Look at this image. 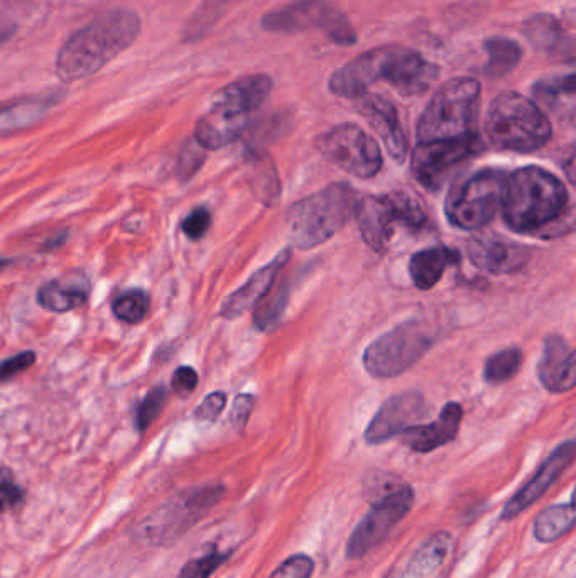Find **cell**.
<instances>
[{"label": "cell", "mask_w": 576, "mask_h": 578, "mask_svg": "<svg viewBox=\"0 0 576 578\" xmlns=\"http://www.w3.org/2000/svg\"><path fill=\"white\" fill-rule=\"evenodd\" d=\"M22 501V491L16 486L12 472L0 469V513Z\"/></svg>", "instance_id": "cell-42"}, {"label": "cell", "mask_w": 576, "mask_h": 578, "mask_svg": "<svg viewBox=\"0 0 576 578\" xmlns=\"http://www.w3.org/2000/svg\"><path fill=\"white\" fill-rule=\"evenodd\" d=\"M171 384H173L174 393L181 398H188L190 394L195 393L196 386H198V374L193 367H178L174 371Z\"/></svg>", "instance_id": "cell-43"}, {"label": "cell", "mask_w": 576, "mask_h": 578, "mask_svg": "<svg viewBox=\"0 0 576 578\" xmlns=\"http://www.w3.org/2000/svg\"><path fill=\"white\" fill-rule=\"evenodd\" d=\"M252 409H254V398L252 396H249V394L237 396L234 406H232V413H230V421H232V425L237 430H242L247 425V421L252 415Z\"/></svg>", "instance_id": "cell-45"}, {"label": "cell", "mask_w": 576, "mask_h": 578, "mask_svg": "<svg viewBox=\"0 0 576 578\" xmlns=\"http://www.w3.org/2000/svg\"><path fill=\"white\" fill-rule=\"evenodd\" d=\"M575 452L576 447L573 440L561 443L560 447L556 448L555 452L544 460L543 465L531 477L528 484L522 487L521 491L517 492L511 501L507 502L504 509H502L500 518L504 519V521L514 519L519 514L524 513L526 509L531 508L534 502H538L546 494L549 487L553 486L556 480L560 479L561 475L565 474L566 469L573 464Z\"/></svg>", "instance_id": "cell-17"}, {"label": "cell", "mask_w": 576, "mask_h": 578, "mask_svg": "<svg viewBox=\"0 0 576 578\" xmlns=\"http://www.w3.org/2000/svg\"><path fill=\"white\" fill-rule=\"evenodd\" d=\"M289 291L286 286L279 289H271L256 306L254 313V327L259 332H269L278 325L283 317L284 310L288 306Z\"/></svg>", "instance_id": "cell-32"}, {"label": "cell", "mask_w": 576, "mask_h": 578, "mask_svg": "<svg viewBox=\"0 0 576 578\" xmlns=\"http://www.w3.org/2000/svg\"><path fill=\"white\" fill-rule=\"evenodd\" d=\"M435 340V333L426 323L418 320L401 323L367 347L364 367L377 379L401 376L431 349Z\"/></svg>", "instance_id": "cell-8"}, {"label": "cell", "mask_w": 576, "mask_h": 578, "mask_svg": "<svg viewBox=\"0 0 576 578\" xmlns=\"http://www.w3.org/2000/svg\"><path fill=\"white\" fill-rule=\"evenodd\" d=\"M249 115V110L242 107L239 102L220 93L212 109L208 110L196 124V144L210 151L229 146L244 134Z\"/></svg>", "instance_id": "cell-15"}, {"label": "cell", "mask_w": 576, "mask_h": 578, "mask_svg": "<svg viewBox=\"0 0 576 578\" xmlns=\"http://www.w3.org/2000/svg\"><path fill=\"white\" fill-rule=\"evenodd\" d=\"M452 550L453 536L448 531H438L414 551L404 568L394 570L389 578H431Z\"/></svg>", "instance_id": "cell-24"}, {"label": "cell", "mask_w": 576, "mask_h": 578, "mask_svg": "<svg viewBox=\"0 0 576 578\" xmlns=\"http://www.w3.org/2000/svg\"><path fill=\"white\" fill-rule=\"evenodd\" d=\"M468 257L473 266L490 274H511L521 271L529 259L531 249L499 235L473 237L468 242Z\"/></svg>", "instance_id": "cell-18"}, {"label": "cell", "mask_w": 576, "mask_h": 578, "mask_svg": "<svg viewBox=\"0 0 576 578\" xmlns=\"http://www.w3.org/2000/svg\"><path fill=\"white\" fill-rule=\"evenodd\" d=\"M212 225V215L207 208H195L190 215H186V219L181 224V230L185 232L186 237L191 240H200L205 237L208 229Z\"/></svg>", "instance_id": "cell-39"}, {"label": "cell", "mask_w": 576, "mask_h": 578, "mask_svg": "<svg viewBox=\"0 0 576 578\" xmlns=\"http://www.w3.org/2000/svg\"><path fill=\"white\" fill-rule=\"evenodd\" d=\"M485 51L489 60L485 63L484 75L490 78L506 77L522 58L521 46L512 39L490 38L485 43Z\"/></svg>", "instance_id": "cell-30"}, {"label": "cell", "mask_w": 576, "mask_h": 578, "mask_svg": "<svg viewBox=\"0 0 576 578\" xmlns=\"http://www.w3.org/2000/svg\"><path fill=\"white\" fill-rule=\"evenodd\" d=\"M200 149H203L202 146L190 144L181 154L180 168H178L181 180H188V178L195 175L196 171L200 170L203 159H205Z\"/></svg>", "instance_id": "cell-44"}, {"label": "cell", "mask_w": 576, "mask_h": 578, "mask_svg": "<svg viewBox=\"0 0 576 578\" xmlns=\"http://www.w3.org/2000/svg\"><path fill=\"white\" fill-rule=\"evenodd\" d=\"M34 362H36L34 352H22V354L14 355L11 359L4 360L0 364V382L11 381L12 377L28 371L29 367L34 366Z\"/></svg>", "instance_id": "cell-41"}, {"label": "cell", "mask_w": 576, "mask_h": 578, "mask_svg": "<svg viewBox=\"0 0 576 578\" xmlns=\"http://www.w3.org/2000/svg\"><path fill=\"white\" fill-rule=\"evenodd\" d=\"M428 409L430 406L423 394L409 391L392 396L382 404L367 426L365 442L369 445H381L397 435H403L404 431L418 426L428 416Z\"/></svg>", "instance_id": "cell-14"}, {"label": "cell", "mask_w": 576, "mask_h": 578, "mask_svg": "<svg viewBox=\"0 0 576 578\" xmlns=\"http://www.w3.org/2000/svg\"><path fill=\"white\" fill-rule=\"evenodd\" d=\"M41 114H43V107L33 104L16 105L0 112V136H6L9 132L31 126L41 117Z\"/></svg>", "instance_id": "cell-35"}, {"label": "cell", "mask_w": 576, "mask_h": 578, "mask_svg": "<svg viewBox=\"0 0 576 578\" xmlns=\"http://www.w3.org/2000/svg\"><path fill=\"white\" fill-rule=\"evenodd\" d=\"M484 149L479 134L440 139V141L418 142L411 159V171L428 190H440L455 166L477 156Z\"/></svg>", "instance_id": "cell-13"}, {"label": "cell", "mask_w": 576, "mask_h": 578, "mask_svg": "<svg viewBox=\"0 0 576 578\" xmlns=\"http://www.w3.org/2000/svg\"><path fill=\"white\" fill-rule=\"evenodd\" d=\"M355 215L362 239L375 252H386L397 225L418 230L426 224L421 205L404 193L360 198Z\"/></svg>", "instance_id": "cell-9"}, {"label": "cell", "mask_w": 576, "mask_h": 578, "mask_svg": "<svg viewBox=\"0 0 576 578\" xmlns=\"http://www.w3.org/2000/svg\"><path fill=\"white\" fill-rule=\"evenodd\" d=\"M524 34L534 50L541 51V53H548V55H556L561 51L563 55L573 53V44L566 36L565 29L556 17L549 16V14L531 17L524 24Z\"/></svg>", "instance_id": "cell-26"}, {"label": "cell", "mask_w": 576, "mask_h": 578, "mask_svg": "<svg viewBox=\"0 0 576 578\" xmlns=\"http://www.w3.org/2000/svg\"><path fill=\"white\" fill-rule=\"evenodd\" d=\"M462 420V406L458 403H448L445 408L441 409L435 421L404 431V445L416 453L433 452L436 448L443 447L457 438Z\"/></svg>", "instance_id": "cell-23"}, {"label": "cell", "mask_w": 576, "mask_h": 578, "mask_svg": "<svg viewBox=\"0 0 576 578\" xmlns=\"http://www.w3.org/2000/svg\"><path fill=\"white\" fill-rule=\"evenodd\" d=\"M460 261V254L450 247H430L419 251L411 257L409 262V276L413 279L414 286L421 291L435 288L440 283L446 269L452 268Z\"/></svg>", "instance_id": "cell-25"}, {"label": "cell", "mask_w": 576, "mask_h": 578, "mask_svg": "<svg viewBox=\"0 0 576 578\" xmlns=\"http://www.w3.org/2000/svg\"><path fill=\"white\" fill-rule=\"evenodd\" d=\"M229 557L230 553H223L212 546L207 555L186 563L181 570L180 578H210L223 562H227Z\"/></svg>", "instance_id": "cell-37"}, {"label": "cell", "mask_w": 576, "mask_h": 578, "mask_svg": "<svg viewBox=\"0 0 576 578\" xmlns=\"http://www.w3.org/2000/svg\"><path fill=\"white\" fill-rule=\"evenodd\" d=\"M272 90L271 78L266 75H252L242 78L237 82L230 83L229 87L223 88V95L239 102L242 107L249 110L250 114L259 109L266 102Z\"/></svg>", "instance_id": "cell-31"}, {"label": "cell", "mask_w": 576, "mask_h": 578, "mask_svg": "<svg viewBox=\"0 0 576 578\" xmlns=\"http://www.w3.org/2000/svg\"><path fill=\"white\" fill-rule=\"evenodd\" d=\"M227 404V394L212 393L203 399L202 404L195 409V418L203 423H213L222 415L223 408Z\"/></svg>", "instance_id": "cell-40"}, {"label": "cell", "mask_w": 576, "mask_h": 578, "mask_svg": "<svg viewBox=\"0 0 576 578\" xmlns=\"http://www.w3.org/2000/svg\"><path fill=\"white\" fill-rule=\"evenodd\" d=\"M485 129L495 148L512 153H534L551 139V122L533 100L516 92L492 100Z\"/></svg>", "instance_id": "cell-4"}, {"label": "cell", "mask_w": 576, "mask_h": 578, "mask_svg": "<svg viewBox=\"0 0 576 578\" xmlns=\"http://www.w3.org/2000/svg\"><path fill=\"white\" fill-rule=\"evenodd\" d=\"M480 83L455 78L435 93L418 122V142L440 141L477 134Z\"/></svg>", "instance_id": "cell-5"}, {"label": "cell", "mask_w": 576, "mask_h": 578, "mask_svg": "<svg viewBox=\"0 0 576 578\" xmlns=\"http://www.w3.org/2000/svg\"><path fill=\"white\" fill-rule=\"evenodd\" d=\"M522 366V352L519 349H504L490 355L485 362L484 379L489 384H504L517 376Z\"/></svg>", "instance_id": "cell-33"}, {"label": "cell", "mask_w": 576, "mask_h": 578, "mask_svg": "<svg viewBox=\"0 0 576 578\" xmlns=\"http://www.w3.org/2000/svg\"><path fill=\"white\" fill-rule=\"evenodd\" d=\"M357 102H359L357 110L384 141L387 153L391 154L396 163H403L408 153V141L391 100L384 99L382 95L365 93L364 97L357 99Z\"/></svg>", "instance_id": "cell-20"}, {"label": "cell", "mask_w": 576, "mask_h": 578, "mask_svg": "<svg viewBox=\"0 0 576 578\" xmlns=\"http://www.w3.org/2000/svg\"><path fill=\"white\" fill-rule=\"evenodd\" d=\"M359 195L347 183H335L291 205L286 215L289 239L298 249H315L332 239L355 217Z\"/></svg>", "instance_id": "cell-3"}, {"label": "cell", "mask_w": 576, "mask_h": 578, "mask_svg": "<svg viewBox=\"0 0 576 578\" xmlns=\"http://www.w3.org/2000/svg\"><path fill=\"white\" fill-rule=\"evenodd\" d=\"M223 494V486L215 484L174 497L137 524V538L154 546L173 545L222 501Z\"/></svg>", "instance_id": "cell-7"}, {"label": "cell", "mask_w": 576, "mask_h": 578, "mask_svg": "<svg viewBox=\"0 0 576 578\" xmlns=\"http://www.w3.org/2000/svg\"><path fill=\"white\" fill-rule=\"evenodd\" d=\"M141 31L136 12L112 11L97 17L61 48L56 71L63 82L90 77L127 50Z\"/></svg>", "instance_id": "cell-2"}, {"label": "cell", "mask_w": 576, "mask_h": 578, "mask_svg": "<svg viewBox=\"0 0 576 578\" xmlns=\"http://www.w3.org/2000/svg\"><path fill=\"white\" fill-rule=\"evenodd\" d=\"M289 257H291V251L286 249L274 257L267 266L252 274L244 286H240L235 293L223 301L220 315L227 320H234V318L242 317L245 311L252 310L254 306H257V303L271 291L276 276L288 264Z\"/></svg>", "instance_id": "cell-22"}, {"label": "cell", "mask_w": 576, "mask_h": 578, "mask_svg": "<svg viewBox=\"0 0 576 578\" xmlns=\"http://www.w3.org/2000/svg\"><path fill=\"white\" fill-rule=\"evenodd\" d=\"M87 301V289L68 281H49L39 289L38 303L53 313L77 310Z\"/></svg>", "instance_id": "cell-28"}, {"label": "cell", "mask_w": 576, "mask_h": 578, "mask_svg": "<svg viewBox=\"0 0 576 578\" xmlns=\"http://www.w3.org/2000/svg\"><path fill=\"white\" fill-rule=\"evenodd\" d=\"M166 396H168V393H166V389L163 386H158V388H154L151 393L147 394L144 401L137 408V430L144 433L149 426L153 425L154 421L158 420V416L161 415L164 404H166Z\"/></svg>", "instance_id": "cell-36"}, {"label": "cell", "mask_w": 576, "mask_h": 578, "mask_svg": "<svg viewBox=\"0 0 576 578\" xmlns=\"http://www.w3.org/2000/svg\"><path fill=\"white\" fill-rule=\"evenodd\" d=\"M440 77L435 63L424 60L423 56L403 48L387 51L382 80L406 97H414L426 92Z\"/></svg>", "instance_id": "cell-16"}, {"label": "cell", "mask_w": 576, "mask_h": 578, "mask_svg": "<svg viewBox=\"0 0 576 578\" xmlns=\"http://www.w3.org/2000/svg\"><path fill=\"white\" fill-rule=\"evenodd\" d=\"M316 146L328 161L360 180H370L382 170L379 144L355 124L333 127L318 137Z\"/></svg>", "instance_id": "cell-12"}, {"label": "cell", "mask_w": 576, "mask_h": 578, "mask_svg": "<svg viewBox=\"0 0 576 578\" xmlns=\"http://www.w3.org/2000/svg\"><path fill=\"white\" fill-rule=\"evenodd\" d=\"M539 381L549 393H570L575 388V352L560 335L544 340L543 357L538 366Z\"/></svg>", "instance_id": "cell-21"}, {"label": "cell", "mask_w": 576, "mask_h": 578, "mask_svg": "<svg viewBox=\"0 0 576 578\" xmlns=\"http://www.w3.org/2000/svg\"><path fill=\"white\" fill-rule=\"evenodd\" d=\"M534 97L539 104H543L546 109L555 112L556 115H568L573 119L575 114V75L566 77L548 78L541 80L533 87Z\"/></svg>", "instance_id": "cell-27"}, {"label": "cell", "mask_w": 576, "mask_h": 578, "mask_svg": "<svg viewBox=\"0 0 576 578\" xmlns=\"http://www.w3.org/2000/svg\"><path fill=\"white\" fill-rule=\"evenodd\" d=\"M575 506L573 502L549 506L534 519L533 533L541 543H551L573 529Z\"/></svg>", "instance_id": "cell-29"}, {"label": "cell", "mask_w": 576, "mask_h": 578, "mask_svg": "<svg viewBox=\"0 0 576 578\" xmlns=\"http://www.w3.org/2000/svg\"><path fill=\"white\" fill-rule=\"evenodd\" d=\"M507 176L490 168L457 181L446 195V219L457 229H482L502 208Z\"/></svg>", "instance_id": "cell-6"}, {"label": "cell", "mask_w": 576, "mask_h": 578, "mask_svg": "<svg viewBox=\"0 0 576 578\" xmlns=\"http://www.w3.org/2000/svg\"><path fill=\"white\" fill-rule=\"evenodd\" d=\"M502 215L517 234L549 237L563 234L573 224V208L558 176L539 166H528L507 176Z\"/></svg>", "instance_id": "cell-1"}, {"label": "cell", "mask_w": 576, "mask_h": 578, "mask_svg": "<svg viewBox=\"0 0 576 578\" xmlns=\"http://www.w3.org/2000/svg\"><path fill=\"white\" fill-rule=\"evenodd\" d=\"M413 504L414 491L408 484L384 487L348 540L345 548L348 560H360L381 545L396 524L408 516Z\"/></svg>", "instance_id": "cell-11"}, {"label": "cell", "mask_w": 576, "mask_h": 578, "mask_svg": "<svg viewBox=\"0 0 576 578\" xmlns=\"http://www.w3.org/2000/svg\"><path fill=\"white\" fill-rule=\"evenodd\" d=\"M387 51L389 46L367 51L342 68H338L330 78L332 93L345 99L357 100L364 97L375 82L382 80Z\"/></svg>", "instance_id": "cell-19"}, {"label": "cell", "mask_w": 576, "mask_h": 578, "mask_svg": "<svg viewBox=\"0 0 576 578\" xmlns=\"http://www.w3.org/2000/svg\"><path fill=\"white\" fill-rule=\"evenodd\" d=\"M262 28L269 33L291 34L318 29L340 46H352L357 33L347 16L325 0H298L272 11L262 19Z\"/></svg>", "instance_id": "cell-10"}, {"label": "cell", "mask_w": 576, "mask_h": 578, "mask_svg": "<svg viewBox=\"0 0 576 578\" xmlns=\"http://www.w3.org/2000/svg\"><path fill=\"white\" fill-rule=\"evenodd\" d=\"M149 305L151 303H149V295H147L146 291L131 289V291H127V293L120 295L115 300L112 310H114V315L119 320L136 325V323L142 322L144 317H146Z\"/></svg>", "instance_id": "cell-34"}, {"label": "cell", "mask_w": 576, "mask_h": 578, "mask_svg": "<svg viewBox=\"0 0 576 578\" xmlns=\"http://www.w3.org/2000/svg\"><path fill=\"white\" fill-rule=\"evenodd\" d=\"M315 572V562L308 555H293L272 573L271 578H311Z\"/></svg>", "instance_id": "cell-38"}]
</instances>
